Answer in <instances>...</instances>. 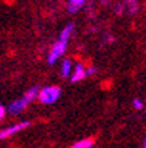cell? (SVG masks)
I'll return each instance as SVG.
<instances>
[{"label":"cell","mask_w":146,"mask_h":148,"mask_svg":"<svg viewBox=\"0 0 146 148\" xmlns=\"http://www.w3.org/2000/svg\"><path fill=\"white\" fill-rule=\"evenodd\" d=\"M67 43H69V41L58 38L56 43L53 44V47H51V50H50V53H48V59H47L50 65H54L56 60H57L60 56L65 54V51H66V49H67Z\"/></svg>","instance_id":"3"},{"label":"cell","mask_w":146,"mask_h":148,"mask_svg":"<svg viewBox=\"0 0 146 148\" xmlns=\"http://www.w3.org/2000/svg\"><path fill=\"white\" fill-rule=\"evenodd\" d=\"M5 114H6V107L5 106H2V107H0V119H5Z\"/></svg>","instance_id":"12"},{"label":"cell","mask_w":146,"mask_h":148,"mask_svg":"<svg viewBox=\"0 0 146 148\" xmlns=\"http://www.w3.org/2000/svg\"><path fill=\"white\" fill-rule=\"evenodd\" d=\"M96 73V69L95 68H88L86 69V75H95Z\"/></svg>","instance_id":"13"},{"label":"cell","mask_w":146,"mask_h":148,"mask_svg":"<svg viewBox=\"0 0 146 148\" xmlns=\"http://www.w3.org/2000/svg\"><path fill=\"white\" fill-rule=\"evenodd\" d=\"M73 28H75V25H73V24H69L67 27H65V29L60 32V37H58V38L69 41V38H70V35H72V31H73Z\"/></svg>","instance_id":"9"},{"label":"cell","mask_w":146,"mask_h":148,"mask_svg":"<svg viewBox=\"0 0 146 148\" xmlns=\"http://www.w3.org/2000/svg\"><path fill=\"white\" fill-rule=\"evenodd\" d=\"M60 95H61V91L58 87H45L43 90H39L38 100L43 104H53L60 98Z\"/></svg>","instance_id":"2"},{"label":"cell","mask_w":146,"mask_h":148,"mask_svg":"<svg viewBox=\"0 0 146 148\" xmlns=\"http://www.w3.org/2000/svg\"><path fill=\"white\" fill-rule=\"evenodd\" d=\"M133 107L137 109V110H142V109H143V103H142V100L134 98V100H133Z\"/></svg>","instance_id":"11"},{"label":"cell","mask_w":146,"mask_h":148,"mask_svg":"<svg viewBox=\"0 0 146 148\" xmlns=\"http://www.w3.org/2000/svg\"><path fill=\"white\" fill-rule=\"evenodd\" d=\"M28 125H29V122H20V123L12 125V126H9V128H6V129H3L2 132H0V138H2V139H6L7 136H12L13 134H16V132H19V131L25 129Z\"/></svg>","instance_id":"4"},{"label":"cell","mask_w":146,"mask_h":148,"mask_svg":"<svg viewBox=\"0 0 146 148\" xmlns=\"http://www.w3.org/2000/svg\"><path fill=\"white\" fill-rule=\"evenodd\" d=\"M124 6L130 13H136L139 10V3L137 0H124Z\"/></svg>","instance_id":"8"},{"label":"cell","mask_w":146,"mask_h":148,"mask_svg":"<svg viewBox=\"0 0 146 148\" xmlns=\"http://www.w3.org/2000/svg\"><path fill=\"white\" fill-rule=\"evenodd\" d=\"M85 76H88L86 75V71H85V68H83V65L82 63H77V65L75 66V72L72 73V78H70V81L72 82H77V81H82Z\"/></svg>","instance_id":"5"},{"label":"cell","mask_w":146,"mask_h":148,"mask_svg":"<svg viewBox=\"0 0 146 148\" xmlns=\"http://www.w3.org/2000/svg\"><path fill=\"white\" fill-rule=\"evenodd\" d=\"M94 145V139H91V138H86V139H82V141H79V142H76L72 148H91Z\"/></svg>","instance_id":"10"},{"label":"cell","mask_w":146,"mask_h":148,"mask_svg":"<svg viewBox=\"0 0 146 148\" xmlns=\"http://www.w3.org/2000/svg\"><path fill=\"white\" fill-rule=\"evenodd\" d=\"M38 94H39L38 88H37V87H32L31 90H28V91L24 94L22 98H18V100H15V101H12V103L9 104V107H7L9 113H10V114H18V113H20V112H24V110L26 109V106H28L35 97H38Z\"/></svg>","instance_id":"1"},{"label":"cell","mask_w":146,"mask_h":148,"mask_svg":"<svg viewBox=\"0 0 146 148\" xmlns=\"http://www.w3.org/2000/svg\"><path fill=\"white\" fill-rule=\"evenodd\" d=\"M142 148H146V136H145V141H143V147Z\"/></svg>","instance_id":"14"},{"label":"cell","mask_w":146,"mask_h":148,"mask_svg":"<svg viewBox=\"0 0 146 148\" xmlns=\"http://www.w3.org/2000/svg\"><path fill=\"white\" fill-rule=\"evenodd\" d=\"M86 0H69L67 3V10L70 13H76L80 8H83V5H85Z\"/></svg>","instance_id":"6"},{"label":"cell","mask_w":146,"mask_h":148,"mask_svg":"<svg viewBox=\"0 0 146 148\" xmlns=\"http://www.w3.org/2000/svg\"><path fill=\"white\" fill-rule=\"evenodd\" d=\"M70 71H72V62L69 59L63 60V63H61V76L67 78L70 75Z\"/></svg>","instance_id":"7"}]
</instances>
